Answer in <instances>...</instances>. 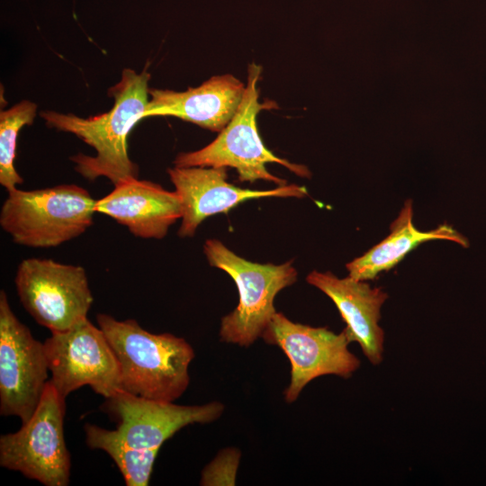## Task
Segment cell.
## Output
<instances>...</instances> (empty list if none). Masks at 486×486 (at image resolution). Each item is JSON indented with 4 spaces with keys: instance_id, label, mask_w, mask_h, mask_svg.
Listing matches in <instances>:
<instances>
[{
    "instance_id": "obj_3",
    "label": "cell",
    "mask_w": 486,
    "mask_h": 486,
    "mask_svg": "<svg viewBox=\"0 0 486 486\" xmlns=\"http://www.w3.org/2000/svg\"><path fill=\"white\" fill-rule=\"evenodd\" d=\"M7 193L0 226L14 243L25 247L48 248L70 241L92 226L96 213V200L75 184Z\"/></svg>"
},
{
    "instance_id": "obj_14",
    "label": "cell",
    "mask_w": 486,
    "mask_h": 486,
    "mask_svg": "<svg viewBox=\"0 0 486 486\" xmlns=\"http://www.w3.org/2000/svg\"><path fill=\"white\" fill-rule=\"evenodd\" d=\"M94 209L141 238H163L182 217L181 201L176 191L139 177L114 185L110 194L96 200Z\"/></svg>"
},
{
    "instance_id": "obj_10",
    "label": "cell",
    "mask_w": 486,
    "mask_h": 486,
    "mask_svg": "<svg viewBox=\"0 0 486 486\" xmlns=\"http://www.w3.org/2000/svg\"><path fill=\"white\" fill-rule=\"evenodd\" d=\"M261 338L279 346L291 363V381L284 392L287 403L295 401L313 379L327 374L348 378L360 366L347 348L350 342L344 330L336 334L327 328L293 322L276 311Z\"/></svg>"
},
{
    "instance_id": "obj_15",
    "label": "cell",
    "mask_w": 486,
    "mask_h": 486,
    "mask_svg": "<svg viewBox=\"0 0 486 486\" xmlns=\"http://www.w3.org/2000/svg\"><path fill=\"white\" fill-rule=\"evenodd\" d=\"M245 89L244 83L228 74L183 92L149 88L145 118L174 116L220 132L236 114Z\"/></svg>"
},
{
    "instance_id": "obj_7",
    "label": "cell",
    "mask_w": 486,
    "mask_h": 486,
    "mask_svg": "<svg viewBox=\"0 0 486 486\" xmlns=\"http://www.w3.org/2000/svg\"><path fill=\"white\" fill-rule=\"evenodd\" d=\"M50 382L66 399L84 385L105 399L122 391L118 359L104 331L84 318L43 342Z\"/></svg>"
},
{
    "instance_id": "obj_13",
    "label": "cell",
    "mask_w": 486,
    "mask_h": 486,
    "mask_svg": "<svg viewBox=\"0 0 486 486\" xmlns=\"http://www.w3.org/2000/svg\"><path fill=\"white\" fill-rule=\"evenodd\" d=\"M307 283L320 290L337 306L346 323L349 342H357L373 364L382 360L384 332L379 326L381 308L388 294L379 287L350 276L338 278L331 272L312 271Z\"/></svg>"
},
{
    "instance_id": "obj_6",
    "label": "cell",
    "mask_w": 486,
    "mask_h": 486,
    "mask_svg": "<svg viewBox=\"0 0 486 486\" xmlns=\"http://www.w3.org/2000/svg\"><path fill=\"white\" fill-rule=\"evenodd\" d=\"M65 399L48 382L31 418L0 436V465L45 486H68L70 454L64 436Z\"/></svg>"
},
{
    "instance_id": "obj_18",
    "label": "cell",
    "mask_w": 486,
    "mask_h": 486,
    "mask_svg": "<svg viewBox=\"0 0 486 486\" xmlns=\"http://www.w3.org/2000/svg\"><path fill=\"white\" fill-rule=\"evenodd\" d=\"M37 114V104L22 100L0 112V184L7 192L23 183L14 167L17 139L21 129L32 125Z\"/></svg>"
},
{
    "instance_id": "obj_16",
    "label": "cell",
    "mask_w": 486,
    "mask_h": 486,
    "mask_svg": "<svg viewBox=\"0 0 486 486\" xmlns=\"http://www.w3.org/2000/svg\"><path fill=\"white\" fill-rule=\"evenodd\" d=\"M412 219V202L407 200L391 224L390 234L363 256L346 264L348 276L359 281L374 279L380 273L394 267L408 253L427 241L443 239L464 248L469 246L468 239L446 223L429 231H420L414 226Z\"/></svg>"
},
{
    "instance_id": "obj_8",
    "label": "cell",
    "mask_w": 486,
    "mask_h": 486,
    "mask_svg": "<svg viewBox=\"0 0 486 486\" xmlns=\"http://www.w3.org/2000/svg\"><path fill=\"white\" fill-rule=\"evenodd\" d=\"M14 283L24 310L51 333L65 331L86 318L94 302L81 266L25 258L17 266Z\"/></svg>"
},
{
    "instance_id": "obj_9",
    "label": "cell",
    "mask_w": 486,
    "mask_h": 486,
    "mask_svg": "<svg viewBox=\"0 0 486 486\" xmlns=\"http://www.w3.org/2000/svg\"><path fill=\"white\" fill-rule=\"evenodd\" d=\"M44 344L14 313L0 292V414L28 421L49 382Z\"/></svg>"
},
{
    "instance_id": "obj_2",
    "label": "cell",
    "mask_w": 486,
    "mask_h": 486,
    "mask_svg": "<svg viewBox=\"0 0 486 486\" xmlns=\"http://www.w3.org/2000/svg\"><path fill=\"white\" fill-rule=\"evenodd\" d=\"M118 359L122 391L160 401L177 400L190 382L188 367L194 357L192 346L170 333L153 334L132 319L118 320L96 315Z\"/></svg>"
},
{
    "instance_id": "obj_11",
    "label": "cell",
    "mask_w": 486,
    "mask_h": 486,
    "mask_svg": "<svg viewBox=\"0 0 486 486\" xmlns=\"http://www.w3.org/2000/svg\"><path fill=\"white\" fill-rule=\"evenodd\" d=\"M104 410L116 420L114 432L124 445L139 450H159L181 428L219 418L224 406L218 401L176 405L120 391L106 399Z\"/></svg>"
},
{
    "instance_id": "obj_1",
    "label": "cell",
    "mask_w": 486,
    "mask_h": 486,
    "mask_svg": "<svg viewBox=\"0 0 486 486\" xmlns=\"http://www.w3.org/2000/svg\"><path fill=\"white\" fill-rule=\"evenodd\" d=\"M149 79L146 69L137 73L124 68L121 80L108 91L114 100L112 109L99 115L82 118L70 112H40L48 127L74 134L94 149V156L78 153L69 158L76 172L84 178L94 181L105 177L116 185L139 177V166L129 156L128 137L145 119Z\"/></svg>"
},
{
    "instance_id": "obj_5",
    "label": "cell",
    "mask_w": 486,
    "mask_h": 486,
    "mask_svg": "<svg viewBox=\"0 0 486 486\" xmlns=\"http://www.w3.org/2000/svg\"><path fill=\"white\" fill-rule=\"evenodd\" d=\"M203 252L209 264L226 272L238 291V306L221 319L220 340L249 346L276 313L275 296L296 282L297 270L292 260L282 265L248 261L215 238L205 241Z\"/></svg>"
},
{
    "instance_id": "obj_12",
    "label": "cell",
    "mask_w": 486,
    "mask_h": 486,
    "mask_svg": "<svg viewBox=\"0 0 486 486\" xmlns=\"http://www.w3.org/2000/svg\"><path fill=\"white\" fill-rule=\"evenodd\" d=\"M167 174L182 205L178 236L193 237L198 226L208 217L226 213L240 202L262 197H295L308 195L306 187L284 184L269 190H252L235 186L227 181L226 167L174 166Z\"/></svg>"
},
{
    "instance_id": "obj_4",
    "label": "cell",
    "mask_w": 486,
    "mask_h": 486,
    "mask_svg": "<svg viewBox=\"0 0 486 486\" xmlns=\"http://www.w3.org/2000/svg\"><path fill=\"white\" fill-rule=\"evenodd\" d=\"M261 72L262 68L257 64L248 66L244 96L236 114L210 144L198 150L179 153L174 160L176 166L232 167L240 182L264 180L278 186L286 184V180L268 172L266 164L275 163L299 176H310L307 166L278 158L260 138L257 114L261 110L276 108L273 102L258 101Z\"/></svg>"
},
{
    "instance_id": "obj_17",
    "label": "cell",
    "mask_w": 486,
    "mask_h": 486,
    "mask_svg": "<svg viewBox=\"0 0 486 486\" xmlns=\"http://www.w3.org/2000/svg\"><path fill=\"white\" fill-rule=\"evenodd\" d=\"M86 443L92 449L107 453L120 470L127 486L149 483L158 450H139L124 445L114 430L86 423Z\"/></svg>"
}]
</instances>
